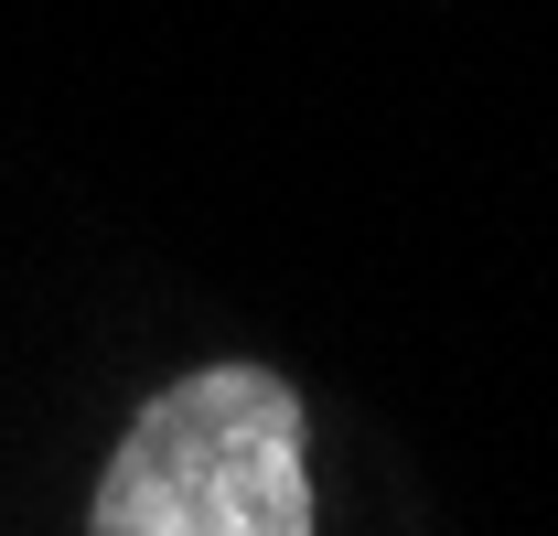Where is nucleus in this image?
I'll list each match as a JSON object with an SVG mask.
<instances>
[{"mask_svg": "<svg viewBox=\"0 0 558 536\" xmlns=\"http://www.w3.org/2000/svg\"><path fill=\"white\" fill-rule=\"evenodd\" d=\"M301 398L269 365H194L130 418L86 494V536H312Z\"/></svg>", "mask_w": 558, "mask_h": 536, "instance_id": "1", "label": "nucleus"}]
</instances>
